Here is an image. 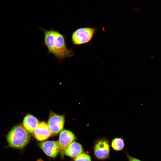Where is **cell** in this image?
I'll return each mask as SVG.
<instances>
[{"instance_id": "obj_1", "label": "cell", "mask_w": 161, "mask_h": 161, "mask_svg": "<svg viewBox=\"0 0 161 161\" xmlns=\"http://www.w3.org/2000/svg\"><path fill=\"white\" fill-rule=\"evenodd\" d=\"M39 28L44 33L43 44L47 47L48 53L53 55L59 62L74 55V52L67 47L63 34L52 29L47 30Z\"/></svg>"}, {"instance_id": "obj_2", "label": "cell", "mask_w": 161, "mask_h": 161, "mask_svg": "<svg viewBox=\"0 0 161 161\" xmlns=\"http://www.w3.org/2000/svg\"><path fill=\"white\" fill-rule=\"evenodd\" d=\"M30 136L29 132L21 125L14 126L9 132L7 140L9 146L17 148H22L28 143Z\"/></svg>"}, {"instance_id": "obj_3", "label": "cell", "mask_w": 161, "mask_h": 161, "mask_svg": "<svg viewBox=\"0 0 161 161\" xmlns=\"http://www.w3.org/2000/svg\"><path fill=\"white\" fill-rule=\"evenodd\" d=\"M95 32V28L84 27L79 28L73 32L71 37L72 44L79 45L89 43Z\"/></svg>"}, {"instance_id": "obj_4", "label": "cell", "mask_w": 161, "mask_h": 161, "mask_svg": "<svg viewBox=\"0 0 161 161\" xmlns=\"http://www.w3.org/2000/svg\"><path fill=\"white\" fill-rule=\"evenodd\" d=\"M109 141L105 137L97 139L94 146L93 151L95 158L99 160H104L108 158L110 154Z\"/></svg>"}, {"instance_id": "obj_5", "label": "cell", "mask_w": 161, "mask_h": 161, "mask_svg": "<svg viewBox=\"0 0 161 161\" xmlns=\"http://www.w3.org/2000/svg\"><path fill=\"white\" fill-rule=\"evenodd\" d=\"M64 122V116L51 112L50 114L47 124L52 134H57L63 129Z\"/></svg>"}, {"instance_id": "obj_6", "label": "cell", "mask_w": 161, "mask_h": 161, "mask_svg": "<svg viewBox=\"0 0 161 161\" xmlns=\"http://www.w3.org/2000/svg\"><path fill=\"white\" fill-rule=\"evenodd\" d=\"M38 145L47 155L52 158L55 157L60 151L58 141H47L40 143Z\"/></svg>"}, {"instance_id": "obj_7", "label": "cell", "mask_w": 161, "mask_h": 161, "mask_svg": "<svg viewBox=\"0 0 161 161\" xmlns=\"http://www.w3.org/2000/svg\"><path fill=\"white\" fill-rule=\"evenodd\" d=\"M75 139L74 134L69 130H64L61 131L58 142L61 154H64L65 149L74 142Z\"/></svg>"}, {"instance_id": "obj_8", "label": "cell", "mask_w": 161, "mask_h": 161, "mask_svg": "<svg viewBox=\"0 0 161 161\" xmlns=\"http://www.w3.org/2000/svg\"><path fill=\"white\" fill-rule=\"evenodd\" d=\"M33 132L35 138L39 141L47 140L52 134L47 124L44 121L39 123Z\"/></svg>"}, {"instance_id": "obj_9", "label": "cell", "mask_w": 161, "mask_h": 161, "mask_svg": "<svg viewBox=\"0 0 161 161\" xmlns=\"http://www.w3.org/2000/svg\"><path fill=\"white\" fill-rule=\"evenodd\" d=\"M82 146L79 143L73 142L65 149L64 154L65 155L72 157H75L83 152Z\"/></svg>"}, {"instance_id": "obj_10", "label": "cell", "mask_w": 161, "mask_h": 161, "mask_svg": "<svg viewBox=\"0 0 161 161\" xmlns=\"http://www.w3.org/2000/svg\"><path fill=\"white\" fill-rule=\"evenodd\" d=\"M39 123L38 119L30 114L27 115L23 122L24 127L28 132L31 133L33 132Z\"/></svg>"}, {"instance_id": "obj_11", "label": "cell", "mask_w": 161, "mask_h": 161, "mask_svg": "<svg viewBox=\"0 0 161 161\" xmlns=\"http://www.w3.org/2000/svg\"><path fill=\"white\" fill-rule=\"evenodd\" d=\"M111 145L113 149L116 151H119L124 148L125 142L122 138L116 137L112 140Z\"/></svg>"}, {"instance_id": "obj_12", "label": "cell", "mask_w": 161, "mask_h": 161, "mask_svg": "<svg viewBox=\"0 0 161 161\" xmlns=\"http://www.w3.org/2000/svg\"><path fill=\"white\" fill-rule=\"evenodd\" d=\"M74 161H91V158L89 154L83 152L75 157Z\"/></svg>"}, {"instance_id": "obj_13", "label": "cell", "mask_w": 161, "mask_h": 161, "mask_svg": "<svg viewBox=\"0 0 161 161\" xmlns=\"http://www.w3.org/2000/svg\"><path fill=\"white\" fill-rule=\"evenodd\" d=\"M126 154L129 161H142L137 158L131 156L127 153H126Z\"/></svg>"}]
</instances>
